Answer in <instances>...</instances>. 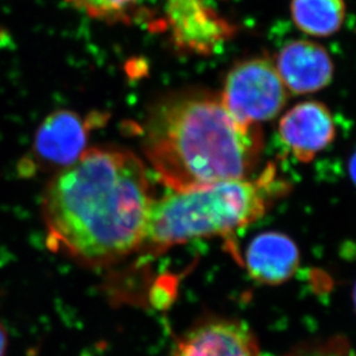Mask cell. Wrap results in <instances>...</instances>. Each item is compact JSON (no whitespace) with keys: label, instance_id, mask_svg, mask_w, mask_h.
<instances>
[{"label":"cell","instance_id":"6da1fadb","mask_svg":"<svg viewBox=\"0 0 356 356\" xmlns=\"http://www.w3.org/2000/svg\"><path fill=\"white\" fill-rule=\"evenodd\" d=\"M147 168L116 147L85 152L50 179L42 197L47 244L85 266L138 252L155 199Z\"/></svg>","mask_w":356,"mask_h":356},{"label":"cell","instance_id":"7a4b0ae2","mask_svg":"<svg viewBox=\"0 0 356 356\" xmlns=\"http://www.w3.org/2000/svg\"><path fill=\"white\" fill-rule=\"evenodd\" d=\"M263 146L258 125L240 123L220 94L205 89L162 97L145 120V156L162 184L174 192L249 177Z\"/></svg>","mask_w":356,"mask_h":356},{"label":"cell","instance_id":"3957f363","mask_svg":"<svg viewBox=\"0 0 356 356\" xmlns=\"http://www.w3.org/2000/svg\"><path fill=\"white\" fill-rule=\"evenodd\" d=\"M289 185L268 163L254 179H232L154 200L138 252L159 254L193 238L223 236L264 216Z\"/></svg>","mask_w":356,"mask_h":356},{"label":"cell","instance_id":"277c9868","mask_svg":"<svg viewBox=\"0 0 356 356\" xmlns=\"http://www.w3.org/2000/svg\"><path fill=\"white\" fill-rule=\"evenodd\" d=\"M220 96L235 120L258 125L284 109L288 92L274 63L256 57L241 60L229 70Z\"/></svg>","mask_w":356,"mask_h":356},{"label":"cell","instance_id":"5b68a950","mask_svg":"<svg viewBox=\"0 0 356 356\" xmlns=\"http://www.w3.org/2000/svg\"><path fill=\"white\" fill-rule=\"evenodd\" d=\"M95 120H85L69 110L49 115L35 134L27 159L21 162V172H57L69 168L85 153L90 125Z\"/></svg>","mask_w":356,"mask_h":356},{"label":"cell","instance_id":"8992f818","mask_svg":"<svg viewBox=\"0 0 356 356\" xmlns=\"http://www.w3.org/2000/svg\"><path fill=\"white\" fill-rule=\"evenodd\" d=\"M165 22L174 47L190 55H212L236 31L207 0H165Z\"/></svg>","mask_w":356,"mask_h":356},{"label":"cell","instance_id":"52a82bcc","mask_svg":"<svg viewBox=\"0 0 356 356\" xmlns=\"http://www.w3.org/2000/svg\"><path fill=\"white\" fill-rule=\"evenodd\" d=\"M169 356H261L257 338L238 319L209 315L178 337Z\"/></svg>","mask_w":356,"mask_h":356},{"label":"cell","instance_id":"ba28073f","mask_svg":"<svg viewBox=\"0 0 356 356\" xmlns=\"http://www.w3.org/2000/svg\"><path fill=\"white\" fill-rule=\"evenodd\" d=\"M279 138L298 161L309 162L332 144L336 124L327 106L317 101H305L281 117Z\"/></svg>","mask_w":356,"mask_h":356},{"label":"cell","instance_id":"9c48e42d","mask_svg":"<svg viewBox=\"0 0 356 356\" xmlns=\"http://www.w3.org/2000/svg\"><path fill=\"white\" fill-rule=\"evenodd\" d=\"M274 65L288 92L298 95L325 88L332 81L334 71L329 52L310 40L287 42Z\"/></svg>","mask_w":356,"mask_h":356},{"label":"cell","instance_id":"30bf717a","mask_svg":"<svg viewBox=\"0 0 356 356\" xmlns=\"http://www.w3.org/2000/svg\"><path fill=\"white\" fill-rule=\"evenodd\" d=\"M300 264V252L291 237L266 232L254 237L244 254L243 265L254 280L281 284L289 280Z\"/></svg>","mask_w":356,"mask_h":356},{"label":"cell","instance_id":"8fae6325","mask_svg":"<svg viewBox=\"0 0 356 356\" xmlns=\"http://www.w3.org/2000/svg\"><path fill=\"white\" fill-rule=\"evenodd\" d=\"M291 15L298 29L314 38H327L343 27L345 0H291Z\"/></svg>","mask_w":356,"mask_h":356},{"label":"cell","instance_id":"7c38bea8","mask_svg":"<svg viewBox=\"0 0 356 356\" xmlns=\"http://www.w3.org/2000/svg\"><path fill=\"white\" fill-rule=\"evenodd\" d=\"M66 3L92 19L115 24L131 20L140 0H66Z\"/></svg>","mask_w":356,"mask_h":356},{"label":"cell","instance_id":"4fadbf2b","mask_svg":"<svg viewBox=\"0 0 356 356\" xmlns=\"http://www.w3.org/2000/svg\"><path fill=\"white\" fill-rule=\"evenodd\" d=\"M284 356H356V350L346 338L331 337L298 345Z\"/></svg>","mask_w":356,"mask_h":356},{"label":"cell","instance_id":"5bb4252c","mask_svg":"<svg viewBox=\"0 0 356 356\" xmlns=\"http://www.w3.org/2000/svg\"><path fill=\"white\" fill-rule=\"evenodd\" d=\"M8 345H10L8 332L3 322L0 321V356H6Z\"/></svg>","mask_w":356,"mask_h":356},{"label":"cell","instance_id":"9a60e30c","mask_svg":"<svg viewBox=\"0 0 356 356\" xmlns=\"http://www.w3.org/2000/svg\"><path fill=\"white\" fill-rule=\"evenodd\" d=\"M348 170H350L352 181H353L354 184L356 185V151L354 152L353 155L350 156V163H348Z\"/></svg>","mask_w":356,"mask_h":356},{"label":"cell","instance_id":"2e32d148","mask_svg":"<svg viewBox=\"0 0 356 356\" xmlns=\"http://www.w3.org/2000/svg\"><path fill=\"white\" fill-rule=\"evenodd\" d=\"M353 302H354V308H355V312H356V284H355V286H354V289H353Z\"/></svg>","mask_w":356,"mask_h":356}]
</instances>
